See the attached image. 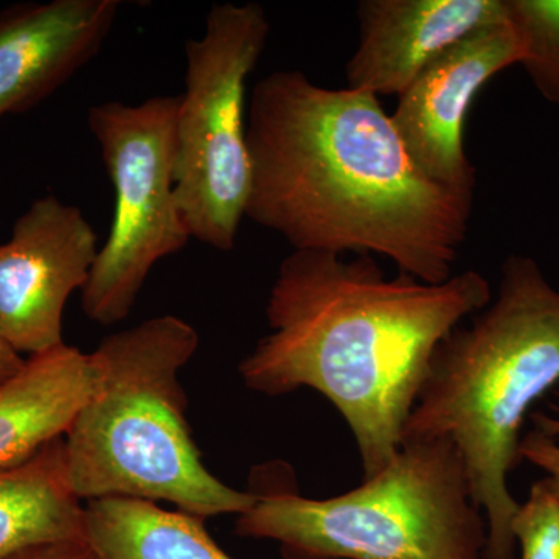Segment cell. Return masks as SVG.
I'll return each instance as SVG.
<instances>
[{
    "label": "cell",
    "instance_id": "1",
    "mask_svg": "<svg viewBox=\"0 0 559 559\" xmlns=\"http://www.w3.org/2000/svg\"><path fill=\"white\" fill-rule=\"evenodd\" d=\"M248 150L245 218L294 250L382 257L425 283L454 275L474 191L419 170L380 98L277 70L250 95Z\"/></svg>",
    "mask_w": 559,
    "mask_h": 559
},
{
    "label": "cell",
    "instance_id": "2",
    "mask_svg": "<svg viewBox=\"0 0 559 559\" xmlns=\"http://www.w3.org/2000/svg\"><path fill=\"white\" fill-rule=\"evenodd\" d=\"M491 299L473 270L425 283L404 272L388 277L366 253L294 250L267 299L271 331L238 371L261 395L308 388L325 396L355 437L362 480L371 479L403 444L437 347Z\"/></svg>",
    "mask_w": 559,
    "mask_h": 559
},
{
    "label": "cell",
    "instance_id": "3",
    "mask_svg": "<svg viewBox=\"0 0 559 559\" xmlns=\"http://www.w3.org/2000/svg\"><path fill=\"white\" fill-rule=\"evenodd\" d=\"M471 319L433 353L403 441H454L487 520L484 559H516L509 477L530 409L559 384V290L538 261L511 253L498 297Z\"/></svg>",
    "mask_w": 559,
    "mask_h": 559
},
{
    "label": "cell",
    "instance_id": "4",
    "mask_svg": "<svg viewBox=\"0 0 559 559\" xmlns=\"http://www.w3.org/2000/svg\"><path fill=\"white\" fill-rule=\"evenodd\" d=\"M200 347L187 320L157 316L110 334L90 353L95 385L64 436L81 500L170 502L193 516L240 514L255 503L213 476L191 437L180 370Z\"/></svg>",
    "mask_w": 559,
    "mask_h": 559
},
{
    "label": "cell",
    "instance_id": "5",
    "mask_svg": "<svg viewBox=\"0 0 559 559\" xmlns=\"http://www.w3.org/2000/svg\"><path fill=\"white\" fill-rule=\"evenodd\" d=\"M252 492L235 533L274 540L285 559H484L487 547V520L448 437L404 440L385 469L334 498Z\"/></svg>",
    "mask_w": 559,
    "mask_h": 559
},
{
    "label": "cell",
    "instance_id": "6",
    "mask_svg": "<svg viewBox=\"0 0 559 559\" xmlns=\"http://www.w3.org/2000/svg\"><path fill=\"white\" fill-rule=\"evenodd\" d=\"M271 24L260 3H216L186 44V90L176 116V200L190 237L230 252L250 189L248 80Z\"/></svg>",
    "mask_w": 559,
    "mask_h": 559
},
{
    "label": "cell",
    "instance_id": "7",
    "mask_svg": "<svg viewBox=\"0 0 559 559\" xmlns=\"http://www.w3.org/2000/svg\"><path fill=\"white\" fill-rule=\"evenodd\" d=\"M179 95L139 105L106 102L87 114L116 191L112 226L81 289L92 322L116 325L130 316L151 270L180 252L189 227L176 200Z\"/></svg>",
    "mask_w": 559,
    "mask_h": 559
},
{
    "label": "cell",
    "instance_id": "8",
    "mask_svg": "<svg viewBox=\"0 0 559 559\" xmlns=\"http://www.w3.org/2000/svg\"><path fill=\"white\" fill-rule=\"evenodd\" d=\"M98 250L76 205L53 194L33 202L0 242V340L28 358L64 344L66 304L86 285Z\"/></svg>",
    "mask_w": 559,
    "mask_h": 559
},
{
    "label": "cell",
    "instance_id": "9",
    "mask_svg": "<svg viewBox=\"0 0 559 559\" xmlns=\"http://www.w3.org/2000/svg\"><path fill=\"white\" fill-rule=\"evenodd\" d=\"M521 57L520 38L507 17L444 51L400 95L390 116L412 160L429 179L476 190V168L465 150L466 117L489 81L520 66Z\"/></svg>",
    "mask_w": 559,
    "mask_h": 559
},
{
    "label": "cell",
    "instance_id": "10",
    "mask_svg": "<svg viewBox=\"0 0 559 559\" xmlns=\"http://www.w3.org/2000/svg\"><path fill=\"white\" fill-rule=\"evenodd\" d=\"M348 90L400 97L444 51L509 17L507 0H360Z\"/></svg>",
    "mask_w": 559,
    "mask_h": 559
},
{
    "label": "cell",
    "instance_id": "11",
    "mask_svg": "<svg viewBox=\"0 0 559 559\" xmlns=\"http://www.w3.org/2000/svg\"><path fill=\"white\" fill-rule=\"evenodd\" d=\"M120 0H50L0 11V119L49 98L100 51Z\"/></svg>",
    "mask_w": 559,
    "mask_h": 559
},
{
    "label": "cell",
    "instance_id": "12",
    "mask_svg": "<svg viewBox=\"0 0 559 559\" xmlns=\"http://www.w3.org/2000/svg\"><path fill=\"white\" fill-rule=\"evenodd\" d=\"M95 385L90 353L62 344L25 359L0 384V466L62 439Z\"/></svg>",
    "mask_w": 559,
    "mask_h": 559
},
{
    "label": "cell",
    "instance_id": "13",
    "mask_svg": "<svg viewBox=\"0 0 559 559\" xmlns=\"http://www.w3.org/2000/svg\"><path fill=\"white\" fill-rule=\"evenodd\" d=\"M75 539H86L84 506L70 485L64 437L0 466V559Z\"/></svg>",
    "mask_w": 559,
    "mask_h": 559
},
{
    "label": "cell",
    "instance_id": "14",
    "mask_svg": "<svg viewBox=\"0 0 559 559\" xmlns=\"http://www.w3.org/2000/svg\"><path fill=\"white\" fill-rule=\"evenodd\" d=\"M204 521L150 500L108 498L84 506V533L98 559H234Z\"/></svg>",
    "mask_w": 559,
    "mask_h": 559
},
{
    "label": "cell",
    "instance_id": "15",
    "mask_svg": "<svg viewBox=\"0 0 559 559\" xmlns=\"http://www.w3.org/2000/svg\"><path fill=\"white\" fill-rule=\"evenodd\" d=\"M520 38V66L544 100L559 108V0H507Z\"/></svg>",
    "mask_w": 559,
    "mask_h": 559
},
{
    "label": "cell",
    "instance_id": "16",
    "mask_svg": "<svg viewBox=\"0 0 559 559\" xmlns=\"http://www.w3.org/2000/svg\"><path fill=\"white\" fill-rule=\"evenodd\" d=\"M511 533L521 559H559V496L546 480L532 485L511 521Z\"/></svg>",
    "mask_w": 559,
    "mask_h": 559
},
{
    "label": "cell",
    "instance_id": "17",
    "mask_svg": "<svg viewBox=\"0 0 559 559\" xmlns=\"http://www.w3.org/2000/svg\"><path fill=\"white\" fill-rule=\"evenodd\" d=\"M533 419L536 429L522 437L520 457L543 469L547 474L544 480L559 496V417L538 414Z\"/></svg>",
    "mask_w": 559,
    "mask_h": 559
},
{
    "label": "cell",
    "instance_id": "18",
    "mask_svg": "<svg viewBox=\"0 0 559 559\" xmlns=\"http://www.w3.org/2000/svg\"><path fill=\"white\" fill-rule=\"evenodd\" d=\"M10 559H98V557L87 539H75L33 547Z\"/></svg>",
    "mask_w": 559,
    "mask_h": 559
},
{
    "label": "cell",
    "instance_id": "19",
    "mask_svg": "<svg viewBox=\"0 0 559 559\" xmlns=\"http://www.w3.org/2000/svg\"><path fill=\"white\" fill-rule=\"evenodd\" d=\"M25 359L27 358L14 352L10 345L0 340V384L17 373L24 367Z\"/></svg>",
    "mask_w": 559,
    "mask_h": 559
}]
</instances>
